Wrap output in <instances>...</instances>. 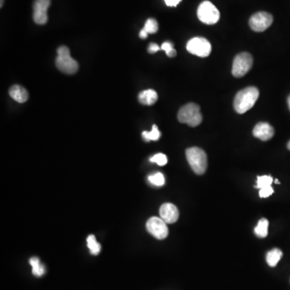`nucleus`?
Segmentation results:
<instances>
[{"label":"nucleus","mask_w":290,"mask_h":290,"mask_svg":"<svg viewBox=\"0 0 290 290\" xmlns=\"http://www.w3.org/2000/svg\"><path fill=\"white\" fill-rule=\"evenodd\" d=\"M260 92L254 86H249L237 93L234 99V108L239 114H244L253 108L257 103Z\"/></svg>","instance_id":"obj_1"},{"label":"nucleus","mask_w":290,"mask_h":290,"mask_svg":"<svg viewBox=\"0 0 290 290\" xmlns=\"http://www.w3.org/2000/svg\"><path fill=\"white\" fill-rule=\"evenodd\" d=\"M177 119L181 124H186L189 127H197L202 121V116L199 106L195 103H188L180 109Z\"/></svg>","instance_id":"obj_2"},{"label":"nucleus","mask_w":290,"mask_h":290,"mask_svg":"<svg viewBox=\"0 0 290 290\" xmlns=\"http://www.w3.org/2000/svg\"><path fill=\"white\" fill-rule=\"evenodd\" d=\"M188 163L196 174H204L207 168V156L199 147H189L186 150Z\"/></svg>","instance_id":"obj_3"},{"label":"nucleus","mask_w":290,"mask_h":290,"mask_svg":"<svg viewBox=\"0 0 290 290\" xmlns=\"http://www.w3.org/2000/svg\"><path fill=\"white\" fill-rule=\"evenodd\" d=\"M57 69L66 74H74L78 70V64L70 55V51L67 47L61 46L57 48L56 59Z\"/></svg>","instance_id":"obj_4"},{"label":"nucleus","mask_w":290,"mask_h":290,"mask_svg":"<svg viewBox=\"0 0 290 290\" xmlns=\"http://www.w3.org/2000/svg\"><path fill=\"white\" fill-rule=\"evenodd\" d=\"M197 15L200 21L206 24H215L220 18L219 10L210 1H204L199 5Z\"/></svg>","instance_id":"obj_5"},{"label":"nucleus","mask_w":290,"mask_h":290,"mask_svg":"<svg viewBox=\"0 0 290 290\" xmlns=\"http://www.w3.org/2000/svg\"><path fill=\"white\" fill-rule=\"evenodd\" d=\"M253 58L250 53H244L238 54L233 61L232 74L236 78H241L248 74L253 66Z\"/></svg>","instance_id":"obj_6"},{"label":"nucleus","mask_w":290,"mask_h":290,"mask_svg":"<svg viewBox=\"0 0 290 290\" xmlns=\"http://www.w3.org/2000/svg\"><path fill=\"white\" fill-rule=\"evenodd\" d=\"M188 52L200 57H208L211 53V44L206 38L194 37L186 44Z\"/></svg>","instance_id":"obj_7"},{"label":"nucleus","mask_w":290,"mask_h":290,"mask_svg":"<svg viewBox=\"0 0 290 290\" xmlns=\"http://www.w3.org/2000/svg\"><path fill=\"white\" fill-rule=\"evenodd\" d=\"M273 22L274 17L271 14L265 11H260L251 17L249 25L255 32H261L268 29L272 25Z\"/></svg>","instance_id":"obj_8"},{"label":"nucleus","mask_w":290,"mask_h":290,"mask_svg":"<svg viewBox=\"0 0 290 290\" xmlns=\"http://www.w3.org/2000/svg\"><path fill=\"white\" fill-rule=\"evenodd\" d=\"M146 228L151 236L157 240H164L168 236L167 223L161 218L152 217L147 220Z\"/></svg>","instance_id":"obj_9"},{"label":"nucleus","mask_w":290,"mask_h":290,"mask_svg":"<svg viewBox=\"0 0 290 290\" xmlns=\"http://www.w3.org/2000/svg\"><path fill=\"white\" fill-rule=\"evenodd\" d=\"M51 0H35L33 3V20L37 24H45L48 21V7Z\"/></svg>","instance_id":"obj_10"},{"label":"nucleus","mask_w":290,"mask_h":290,"mask_svg":"<svg viewBox=\"0 0 290 290\" xmlns=\"http://www.w3.org/2000/svg\"><path fill=\"white\" fill-rule=\"evenodd\" d=\"M160 215L166 223H174L179 218V211L177 206L172 203H164L160 208Z\"/></svg>","instance_id":"obj_11"},{"label":"nucleus","mask_w":290,"mask_h":290,"mask_svg":"<svg viewBox=\"0 0 290 290\" xmlns=\"http://www.w3.org/2000/svg\"><path fill=\"white\" fill-rule=\"evenodd\" d=\"M274 128L268 123H259L253 129V136L263 141L272 139L274 137Z\"/></svg>","instance_id":"obj_12"},{"label":"nucleus","mask_w":290,"mask_h":290,"mask_svg":"<svg viewBox=\"0 0 290 290\" xmlns=\"http://www.w3.org/2000/svg\"><path fill=\"white\" fill-rule=\"evenodd\" d=\"M9 95L15 101L19 103H25L28 99L27 91L19 85L11 86L9 90Z\"/></svg>","instance_id":"obj_13"},{"label":"nucleus","mask_w":290,"mask_h":290,"mask_svg":"<svg viewBox=\"0 0 290 290\" xmlns=\"http://www.w3.org/2000/svg\"><path fill=\"white\" fill-rule=\"evenodd\" d=\"M140 103L143 105L151 106L155 104L158 99L157 93L154 90H145L141 91L138 96Z\"/></svg>","instance_id":"obj_14"},{"label":"nucleus","mask_w":290,"mask_h":290,"mask_svg":"<svg viewBox=\"0 0 290 290\" xmlns=\"http://www.w3.org/2000/svg\"><path fill=\"white\" fill-rule=\"evenodd\" d=\"M283 253L282 251L278 249V248H274L273 250L269 251L266 256V261H267L268 265L270 267H275L279 262L280 260L282 259Z\"/></svg>","instance_id":"obj_15"},{"label":"nucleus","mask_w":290,"mask_h":290,"mask_svg":"<svg viewBox=\"0 0 290 290\" xmlns=\"http://www.w3.org/2000/svg\"><path fill=\"white\" fill-rule=\"evenodd\" d=\"M29 263L32 268V274L36 277H42L45 273L44 266L41 265L40 260L37 257H32L30 259Z\"/></svg>","instance_id":"obj_16"},{"label":"nucleus","mask_w":290,"mask_h":290,"mask_svg":"<svg viewBox=\"0 0 290 290\" xmlns=\"http://www.w3.org/2000/svg\"><path fill=\"white\" fill-rule=\"evenodd\" d=\"M268 227H269V221L266 219H261L259 221L257 227L255 228V234L258 237L265 238L268 236Z\"/></svg>","instance_id":"obj_17"},{"label":"nucleus","mask_w":290,"mask_h":290,"mask_svg":"<svg viewBox=\"0 0 290 290\" xmlns=\"http://www.w3.org/2000/svg\"><path fill=\"white\" fill-rule=\"evenodd\" d=\"M86 242H87V247H88L89 249L91 251V253L92 255L99 254L101 251V246L100 244L97 242L96 238L94 235H90V236L86 239Z\"/></svg>","instance_id":"obj_18"},{"label":"nucleus","mask_w":290,"mask_h":290,"mask_svg":"<svg viewBox=\"0 0 290 290\" xmlns=\"http://www.w3.org/2000/svg\"><path fill=\"white\" fill-rule=\"evenodd\" d=\"M142 137H143L144 140L147 142L151 141H158L160 137V131L156 125H153L151 132H143Z\"/></svg>","instance_id":"obj_19"},{"label":"nucleus","mask_w":290,"mask_h":290,"mask_svg":"<svg viewBox=\"0 0 290 290\" xmlns=\"http://www.w3.org/2000/svg\"><path fill=\"white\" fill-rule=\"evenodd\" d=\"M148 181L151 184L156 186H162L165 183L164 175L162 174L161 172H156L154 174L150 175L148 177Z\"/></svg>","instance_id":"obj_20"},{"label":"nucleus","mask_w":290,"mask_h":290,"mask_svg":"<svg viewBox=\"0 0 290 290\" xmlns=\"http://www.w3.org/2000/svg\"><path fill=\"white\" fill-rule=\"evenodd\" d=\"M144 29L148 34L156 33L158 31V23L156 19H148L145 23Z\"/></svg>","instance_id":"obj_21"},{"label":"nucleus","mask_w":290,"mask_h":290,"mask_svg":"<svg viewBox=\"0 0 290 290\" xmlns=\"http://www.w3.org/2000/svg\"><path fill=\"white\" fill-rule=\"evenodd\" d=\"M274 181L273 177L270 176H261V177H257V188L258 189H262V188L266 187L271 185L272 183Z\"/></svg>","instance_id":"obj_22"},{"label":"nucleus","mask_w":290,"mask_h":290,"mask_svg":"<svg viewBox=\"0 0 290 290\" xmlns=\"http://www.w3.org/2000/svg\"><path fill=\"white\" fill-rule=\"evenodd\" d=\"M150 161L156 163L160 166H164L167 164L168 160H167V156L164 154L157 153L150 159Z\"/></svg>","instance_id":"obj_23"},{"label":"nucleus","mask_w":290,"mask_h":290,"mask_svg":"<svg viewBox=\"0 0 290 290\" xmlns=\"http://www.w3.org/2000/svg\"><path fill=\"white\" fill-rule=\"evenodd\" d=\"M161 48L163 50L165 51L167 56L169 57H174L177 55V52L173 48L172 43L168 42V41L163 43Z\"/></svg>","instance_id":"obj_24"},{"label":"nucleus","mask_w":290,"mask_h":290,"mask_svg":"<svg viewBox=\"0 0 290 290\" xmlns=\"http://www.w3.org/2000/svg\"><path fill=\"white\" fill-rule=\"evenodd\" d=\"M273 193H274V189L272 188L271 185H269V186H266V187L260 189L259 195L261 198H268L269 196H271Z\"/></svg>","instance_id":"obj_25"},{"label":"nucleus","mask_w":290,"mask_h":290,"mask_svg":"<svg viewBox=\"0 0 290 290\" xmlns=\"http://www.w3.org/2000/svg\"><path fill=\"white\" fill-rule=\"evenodd\" d=\"M159 49H160V47L158 46L157 44H155V43H151L147 48V51L149 53H156L157 51H159Z\"/></svg>","instance_id":"obj_26"},{"label":"nucleus","mask_w":290,"mask_h":290,"mask_svg":"<svg viewBox=\"0 0 290 290\" xmlns=\"http://www.w3.org/2000/svg\"><path fill=\"white\" fill-rule=\"evenodd\" d=\"M181 0H164V2L168 6H177Z\"/></svg>","instance_id":"obj_27"},{"label":"nucleus","mask_w":290,"mask_h":290,"mask_svg":"<svg viewBox=\"0 0 290 290\" xmlns=\"http://www.w3.org/2000/svg\"><path fill=\"white\" fill-rule=\"evenodd\" d=\"M147 35H148V33H147L144 28L141 30V32H140V37H141V39H145V38H147Z\"/></svg>","instance_id":"obj_28"},{"label":"nucleus","mask_w":290,"mask_h":290,"mask_svg":"<svg viewBox=\"0 0 290 290\" xmlns=\"http://www.w3.org/2000/svg\"><path fill=\"white\" fill-rule=\"evenodd\" d=\"M287 101H288L289 108H290V96L288 97V99H287Z\"/></svg>","instance_id":"obj_29"},{"label":"nucleus","mask_w":290,"mask_h":290,"mask_svg":"<svg viewBox=\"0 0 290 290\" xmlns=\"http://www.w3.org/2000/svg\"><path fill=\"white\" fill-rule=\"evenodd\" d=\"M3 1H4V0H1V3H0V6H1V7H2V5H3Z\"/></svg>","instance_id":"obj_30"},{"label":"nucleus","mask_w":290,"mask_h":290,"mask_svg":"<svg viewBox=\"0 0 290 290\" xmlns=\"http://www.w3.org/2000/svg\"><path fill=\"white\" fill-rule=\"evenodd\" d=\"M287 147H288V149L290 150V142H289L288 145H287Z\"/></svg>","instance_id":"obj_31"},{"label":"nucleus","mask_w":290,"mask_h":290,"mask_svg":"<svg viewBox=\"0 0 290 290\" xmlns=\"http://www.w3.org/2000/svg\"><path fill=\"white\" fill-rule=\"evenodd\" d=\"M275 183H276V184H280V182H279V181H278V179H276Z\"/></svg>","instance_id":"obj_32"}]
</instances>
